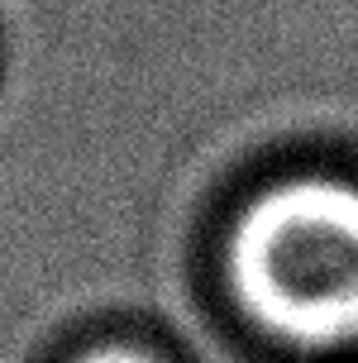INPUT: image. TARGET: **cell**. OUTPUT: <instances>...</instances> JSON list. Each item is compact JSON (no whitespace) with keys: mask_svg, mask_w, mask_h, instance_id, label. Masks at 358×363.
Masks as SVG:
<instances>
[{"mask_svg":"<svg viewBox=\"0 0 358 363\" xmlns=\"http://www.w3.org/2000/svg\"><path fill=\"white\" fill-rule=\"evenodd\" d=\"M77 363H158V359H153V354H139V349H125V345H106V349L82 354Z\"/></svg>","mask_w":358,"mask_h":363,"instance_id":"obj_2","label":"cell"},{"mask_svg":"<svg viewBox=\"0 0 358 363\" xmlns=\"http://www.w3.org/2000/svg\"><path fill=\"white\" fill-rule=\"evenodd\" d=\"M225 272L253 325L301 349L358 345V186L291 177L239 211Z\"/></svg>","mask_w":358,"mask_h":363,"instance_id":"obj_1","label":"cell"}]
</instances>
